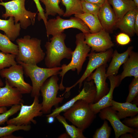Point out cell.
<instances>
[{"mask_svg": "<svg viewBox=\"0 0 138 138\" xmlns=\"http://www.w3.org/2000/svg\"><path fill=\"white\" fill-rule=\"evenodd\" d=\"M18 51L16 61L29 64H37L42 61L45 53L41 47V40L28 35L16 40Z\"/></svg>", "mask_w": 138, "mask_h": 138, "instance_id": "1", "label": "cell"}, {"mask_svg": "<svg viewBox=\"0 0 138 138\" xmlns=\"http://www.w3.org/2000/svg\"><path fill=\"white\" fill-rule=\"evenodd\" d=\"M66 35L63 32L53 36L50 42H47L45 45L46 51L44 58L45 63L48 68L58 67L63 59H71L73 51L66 46L65 40Z\"/></svg>", "mask_w": 138, "mask_h": 138, "instance_id": "2", "label": "cell"}, {"mask_svg": "<svg viewBox=\"0 0 138 138\" xmlns=\"http://www.w3.org/2000/svg\"><path fill=\"white\" fill-rule=\"evenodd\" d=\"M89 104L79 100L64 112V117L83 131L90 125L96 117V114L91 110Z\"/></svg>", "mask_w": 138, "mask_h": 138, "instance_id": "3", "label": "cell"}, {"mask_svg": "<svg viewBox=\"0 0 138 138\" xmlns=\"http://www.w3.org/2000/svg\"><path fill=\"white\" fill-rule=\"evenodd\" d=\"M76 47L73 51L71 60L68 64H64L61 65L62 70L59 73L60 76L61 77V82L59 85L60 90H63L65 87L63 86V81L64 76L69 70L74 71L76 70L79 75L82 69L83 64L88 56L91 50L90 47L85 42L84 34L80 33L76 36Z\"/></svg>", "mask_w": 138, "mask_h": 138, "instance_id": "4", "label": "cell"}, {"mask_svg": "<svg viewBox=\"0 0 138 138\" xmlns=\"http://www.w3.org/2000/svg\"><path fill=\"white\" fill-rule=\"evenodd\" d=\"M22 65L25 75L30 78L32 83L31 96L39 97L41 87L44 82L51 76L59 74L62 70L61 67L52 68H42L37 64H29L21 62H17Z\"/></svg>", "mask_w": 138, "mask_h": 138, "instance_id": "5", "label": "cell"}, {"mask_svg": "<svg viewBox=\"0 0 138 138\" xmlns=\"http://www.w3.org/2000/svg\"><path fill=\"white\" fill-rule=\"evenodd\" d=\"M25 0H12L0 2V5L5 9V13L2 15V17L5 19L8 17H14L15 23L19 21L21 28L25 29L31 25H34L37 14L26 9Z\"/></svg>", "mask_w": 138, "mask_h": 138, "instance_id": "6", "label": "cell"}, {"mask_svg": "<svg viewBox=\"0 0 138 138\" xmlns=\"http://www.w3.org/2000/svg\"><path fill=\"white\" fill-rule=\"evenodd\" d=\"M57 75H53L48 78L40 88V91L42 97L41 111L43 114L50 113L52 107H59V104L62 103L64 99V97H57L60 90L58 84L59 79Z\"/></svg>", "mask_w": 138, "mask_h": 138, "instance_id": "7", "label": "cell"}, {"mask_svg": "<svg viewBox=\"0 0 138 138\" xmlns=\"http://www.w3.org/2000/svg\"><path fill=\"white\" fill-rule=\"evenodd\" d=\"M47 36H53L63 32L64 30L74 28L80 30L84 34L90 33L89 29L85 23L80 19L72 17L68 19H64L60 16L47 21L45 26Z\"/></svg>", "mask_w": 138, "mask_h": 138, "instance_id": "8", "label": "cell"}, {"mask_svg": "<svg viewBox=\"0 0 138 138\" xmlns=\"http://www.w3.org/2000/svg\"><path fill=\"white\" fill-rule=\"evenodd\" d=\"M39 98L38 97H34L32 103L29 105L21 103L20 112L17 116L8 119L6 122L7 124L16 125H27L32 123L36 124L37 122L34 118L41 117L43 114L41 111L42 105L39 103Z\"/></svg>", "mask_w": 138, "mask_h": 138, "instance_id": "9", "label": "cell"}, {"mask_svg": "<svg viewBox=\"0 0 138 138\" xmlns=\"http://www.w3.org/2000/svg\"><path fill=\"white\" fill-rule=\"evenodd\" d=\"M24 72L22 65L18 64L0 71V75L5 78L12 87L17 88L22 94L31 93L32 86L24 78Z\"/></svg>", "mask_w": 138, "mask_h": 138, "instance_id": "10", "label": "cell"}, {"mask_svg": "<svg viewBox=\"0 0 138 138\" xmlns=\"http://www.w3.org/2000/svg\"><path fill=\"white\" fill-rule=\"evenodd\" d=\"M113 51L112 48L104 52L96 53L91 51L89 53V61L86 70L80 78L74 85L70 87L65 88L64 94L69 91L71 89L78 84L80 89L83 82L97 68L107 63L111 58Z\"/></svg>", "mask_w": 138, "mask_h": 138, "instance_id": "11", "label": "cell"}, {"mask_svg": "<svg viewBox=\"0 0 138 138\" xmlns=\"http://www.w3.org/2000/svg\"><path fill=\"white\" fill-rule=\"evenodd\" d=\"M96 94V87L94 81H85L83 89L77 95L62 106L55 108L51 113L47 115L46 116H52L55 118L61 113L65 111L79 100H82L89 104L94 103Z\"/></svg>", "mask_w": 138, "mask_h": 138, "instance_id": "12", "label": "cell"}, {"mask_svg": "<svg viewBox=\"0 0 138 138\" xmlns=\"http://www.w3.org/2000/svg\"><path fill=\"white\" fill-rule=\"evenodd\" d=\"M85 42L91 48V51L104 52L114 45L109 34L103 29L96 33L84 34Z\"/></svg>", "mask_w": 138, "mask_h": 138, "instance_id": "13", "label": "cell"}, {"mask_svg": "<svg viewBox=\"0 0 138 138\" xmlns=\"http://www.w3.org/2000/svg\"><path fill=\"white\" fill-rule=\"evenodd\" d=\"M116 111L111 106L101 110L99 116L102 120H107L110 122L114 130L115 138H118L122 134L125 133H132L134 129L129 127L121 122L116 114Z\"/></svg>", "mask_w": 138, "mask_h": 138, "instance_id": "14", "label": "cell"}, {"mask_svg": "<svg viewBox=\"0 0 138 138\" xmlns=\"http://www.w3.org/2000/svg\"><path fill=\"white\" fill-rule=\"evenodd\" d=\"M107 65V64H105L99 66L86 78L87 81L93 80L96 87V94L94 103L97 102L109 91V88L106 82Z\"/></svg>", "mask_w": 138, "mask_h": 138, "instance_id": "15", "label": "cell"}, {"mask_svg": "<svg viewBox=\"0 0 138 138\" xmlns=\"http://www.w3.org/2000/svg\"><path fill=\"white\" fill-rule=\"evenodd\" d=\"M4 87L0 88V107H12L24 102L22 94L16 88L12 86L7 80Z\"/></svg>", "mask_w": 138, "mask_h": 138, "instance_id": "16", "label": "cell"}, {"mask_svg": "<svg viewBox=\"0 0 138 138\" xmlns=\"http://www.w3.org/2000/svg\"><path fill=\"white\" fill-rule=\"evenodd\" d=\"M110 84V87L108 92L97 102L89 104L91 109L96 114L102 109L111 106L114 90L115 88L120 84L119 82V75H112L107 77Z\"/></svg>", "mask_w": 138, "mask_h": 138, "instance_id": "17", "label": "cell"}, {"mask_svg": "<svg viewBox=\"0 0 138 138\" xmlns=\"http://www.w3.org/2000/svg\"><path fill=\"white\" fill-rule=\"evenodd\" d=\"M97 16L103 29L106 31H111L115 26L117 18L108 0H106L101 6Z\"/></svg>", "mask_w": 138, "mask_h": 138, "instance_id": "18", "label": "cell"}, {"mask_svg": "<svg viewBox=\"0 0 138 138\" xmlns=\"http://www.w3.org/2000/svg\"><path fill=\"white\" fill-rule=\"evenodd\" d=\"M133 48V46H130L122 53H119L116 50L113 51L111 61L106 71L107 77L110 75H117L120 67L126 62Z\"/></svg>", "mask_w": 138, "mask_h": 138, "instance_id": "19", "label": "cell"}, {"mask_svg": "<svg viewBox=\"0 0 138 138\" xmlns=\"http://www.w3.org/2000/svg\"><path fill=\"white\" fill-rule=\"evenodd\" d=\"M138 8L136 7L128 12L122 18L117 21L115 26L130 37H132L135 34L134 24Z\"/></svg>", "mask_w": 138, "mask_h": 138, "instance_id": "20", "label": "cell"}, {"mask_svg": "<svg viewBox=\"0 0 138 138\" xmlns=\"http://www.w3.org/2000/svg\"><path fill=\"white\" fill-rule=\"evenodd\" d=\"M123 70L119 75V82L127 77L138 78V53L133 50L129 54L126 62L123 64Z\"/></svg>", "mask_w": 138, "mask_h": 138, "instance_id": "21", "label": "cell"}, {"mask_svg": "<svg viewBox=\"0 0 138 138\" xmlns=\"http://www.w3.org/2000/svg\"><path fill=\"white\" fill-rule=\"evenodd\" d=\"M111 104L112 108L118 111L116 114L120 120L128 117L134 116L138 113L137 106L131 102L120 103L112 100Z\"/></svg>", "mask_w": 138, "mask_h": 138, "instance_id": "22", "label": "cell"}, {"mask_svg": "<svg viewBox=\"0 0 138 138\" xmlns=\"http://www.w3.org/2000/svg\"><path fill=\"white\" fill-rule=\"evenodd\" d=\"M13 17H10L8 20L0 19V30L12 41H14L19 36L21 27L19 22L15 23Z\"/></svg>", "mask_w": 138, "mask_h": 138, "instance_id": "23", "label": "cell"}, {"mask_svg": "<svg viewBox=\"0 0 138 138\" xmlns=\"http://www.w3.org/2000/svg\"><path fill=\"white\" fill-rule=\"evenodd\" d=\"M108 1L113 7L117 21L129 11L136 7L133 0H108Z\"/></svg>", "mask_w": 138, "mask_h": 138, "instance_id": "24", "label": "cell"}, {"mask_svg": "<svg viewBox=\"0 0 138 138\" xmlns=\"http://www.w3.org/2000/svg\"><path fill=\"white\" fill-rule=\"evenodd\" d=\"M75 17L83 20L86 25L92 33L98 32L103 29L97 16L85 13L74 15Z\"/></svg>", "mask_w": 138, "mask_h": 138, "instance_id": "25", "label": "cell"}, {"mask_svg": "<svg viewBox=\"0 0 138 138\" xmlns=\"http://www.w3.org/2000/svg\"><path fill=\"white\" fill-rule=\"evenodd\" d=\"M45 6V16L48 19L49 15L54 16L58 14L60 16L64 15L65 12L59 6L61 0H39Z\"/></svg>", "mask_w": 138, "mask_h": 138, "instance_id": "26", "label": "cell"}, {"mask_svg": "<svg viewBox=\"0 0 138 138\" xmlns=\"http://www.w3.org/2000/svg\"><path fill=\"white\" fill-rule=\"evenodd\" d=\"M61 1L66 9L63 16L68 17L73 14L83 13L80 0H61Z\"/></svg>", "mask_w": 138, "mask_h": 138, "instance_id": "27", "label": "cell"}, {"mask_svg": "<svg viewBox=\"0 0 138 138\" xmlns=\"http://www.w3.org/2000/svg\"><path fill=\"white\" fill-rule=\"evenodd\" d=\"M65 128L66 132L71 138H86L83 131L73 125H71L67 122L65 118L60 114L55 117Z\"/></svg>", "mask_w": 138, "mask_h": 138, "instance_id": "28", "label": "cell"}, {"mask_svg": "<svg viewBox=\"0 0 138 138\" xmlns=\"http://www.w3.org/2000/svg\"><path fill=\"white\" fill-rule=\"evenodd\" d=\"M0 50L6 54L16 55L18 51V46L13 43L5 34L0 32Z\"/></svg>", "mask_w": 138, "mask_h": 138, "instance_id": "29", "label": "cell"}, {"mask_svg": "<svg viewBox=\"0 0 138 138\" xmlns=\"http://www.w3.org/2000/svg\"><path fill=\"white\" fill-rule=\"evenodd\" d=\"M7 125L4 127H0V138H5L8 135L12 134L13 132L19 130L29 131L31 128L30 125Z\"/></svg>", "mask_w": 138, "mask_h": 138, "instance_id": "30", "label": "cell"}, {"mask_svg": "<svg viewBox=\"0 0 138 138\" xmlns=\"http://www.w3.org/2000/svg\"><path fill=\"white\" fill-rule=\"evenodd\" d=\"M15 54L0 52V71L17 64Z\"/></svg>", "mask_w": 138, "mask_h": 138, "instance_id": "31", "label": "cell"}, {"mask_svg": "<svg viewBox=\"0 0 138 138\" xmlns=\"http://www.w3.org/2000/svg\"><path fill=\"white\" fill-rule=\"evenodd\" d=\"M111 128L109 126L107 121L105 120L100 128L97 129L93 136V138H109L110 136Z\"/></svg>", "mask_w": 138, "mask_h": 138, "instance_id": "32", "label": "cell"}, {"mask_svg": "<svg viewBox=\"0 0 138 138\" xmlns=\"http://www.w3.org/2000/svg\"><path fill=\"white\" fill-rule=\"evenodd\" d=\"M138 95V78L134 77L129 86V93L126 102H131Z\"/></svg>", "mask_w": 138, "mask_h": 138, "instance_id": "33", "label": "cell"}, {"mask_svg": "<svg viewBox=\"0 0 138 138\" xmlns=\"http://www.w3.org/2000/svg\"><path fill=\"white\" fill-rule=\"evenodd\" d=\"M20 104L15 105L12 106L9 110H7L0 114V125L4 124L8 121L11 116L16 113L20 110Z\"/></svg>", "mask_w": 138, "mask_h": 138, "instance_id": "34", "label": "cell"}, {"mask_svg": "<svg viewBox=\"0 0 138 138\" xmlns=\"http://www.w3.org/2000/svg\"><path fill=\"white\" fill-rule=\"evenodd\" d=\"M83 13L90 14L97 16V14L101 6L92 3L81 1Z\"/></svg>", "mask_w": 138, "mask_h": 138, "instance_id": "35", "label": "cell"}, {"mask_svg": "<svg viewBox=\"0 0 138 138\" xmlns=\"http://www.w3.org/2000/svg\"><path fill=\"white\" fill-rule=\"evenodd\" d=\"M36 4L37 9L38 20L40 21L41 20H43L45 26L46 25L47 22V19L45 16L44 10L42 7L39 0H33Z\"/></svg>", "mask_w": 138, "mask_h": 138, "instance_id": "36", "label": "cell"}, {"mask_svg": "<svg viewBox=\"0 0 138 138\" xmlns=\"http://www.w3.org/2000/svg\"><path fill=\"white\" fill-rule=\"evenodd\" d=\"M117 42L121 45H124L128 44L131 41L130 37L127 34L122 32L118 34L116 37Z\"/></svg>", "mask_w": 138, "mask_h": 138, "instance_id": "37", "label": "cell"}, {"mask_svg": "<svg viewBox=\"0 0 138 138\" xmlns=\"http://www.w3.org/2000/svg\"><path fill=\"white\" fill-rule=\"evenodd\" d=\"M131 117L130 118L125 119L122 122L129 127L138 128V115Z\"/></svg>", "mask_w": 138, "mask_h": 138, "instance_id": "38", "label": "cell"}, {"mask_svg": "<svg viewBox=\"0 0 138 138\" xmlns=\"http://www.w3.org/2000/svg\"><path fill=\"white\" fill-rule=\"evenodd\" d=\"M96 4L101 6L104 3L106 0H80Z\"/></svg>", "mask_w": 138, "mask_h": 138, "instance_id": "39", "label": "cell"}, {"mask_svg": "<svg viewBox=\"0 0 138 138\" xmlns=\"http://www.w3.org/2000/svg\"><path fill=\"white\" fill-rule=\"evenodd\" d=\"M134 29L135 34L138 35V10L137 12L135 17L134 24Z\"/></svg>", "mask_w": 138, "mask_h": 138, "instance_id": "40", "label": "cell"}, {"mask_svg": "<svg viewBox=\"0 0 138 138\" xmlns=\"http://www.w3.org/2000/svg\"><path fill=\"white\" fill-rule=\"evenodd\" d=\"M120 136L121 138H134L131 133L130 134L125 133L122 134Z\"/></svg>", "mask_w": 138, "mask_h": 138, "instance_id": "41", "label": "cell"}, {"mask_svg": "<svg viewBox=\"0 0 138 138\" xmlns=\"http://www.w3.org/2000/svg\"><path fill=\"white\" fill-rule=\"evenodd\" d=\"M47 119V122L49 123H51L53 122L55 117L52 116H49L48 117Z\"/></svg>", "mask_w": 138, "mask_h": 138, "instance_id": "42", "label": "cell"}, {"mask_svg": "<svg viewBox=\"0 0 138 138\" xmlns=\"http://www.w3.org/2000/svg\"><path fill=\"white\" fill-rule=\"evenodd\" d=\"M138 128H136L135 129H134L133 132L131 133L134 137V138L138 137Z\"/></svg>", "mask_w": 138, "mask_h": 138, "instance_id": "43", "label": "cell"}, {"mask_svg": "<svg viewBox=\"0 0 138 138\" xmlns=\"http://www.w3.org/2000/svg\"><path fill=\"white\" fill-rule=\"evenodd\" d=\"M59 138H70V137L66 132L60 135L59 137Z\"/></svg>", "mask_w": 138, "mask_h": 138, "instance_id": "44", "label": "cell"}, {"mask_svg": "<svg viewBox=\"0 0 138 138\" xmlns=\"http://www.w3.org/2000/svg\"><path fill=\"white\" fill-rule=\"evenodd\" d=\"M7 110V108L6 107H0V114L3 113Z\"/></svg>", "mask_w": 138, "mask_h": 138, "instance_id": "45", "label": "cell"}, {"mask_svg": "<svg viewBox=\"0 0 138 138\" xmlns=\"http://www.w3.org/2000/svg\"><path fill=\"white\" fill-rule=\"evenodd\" d=\"M133 0L136 6L138 7V0Z\"/></svg>", "mask_w": 138, "mask_h": 138, "instance_id": "46", "label": "cell"}, {"mask_svg": "<svg viewBox=\"0 0 138 138\" xmlns=\"http://www.w3.org/2000/svg\"><path fill=\"white\" fill-rule=\"evenodd\" d=\"M4 85V83L2 80L0 78V88L3 87Z\"/></svg>", "mask_w": 138, "mask_h": 138, "instance_id": "47", "label": "cell"}]
</instances>
